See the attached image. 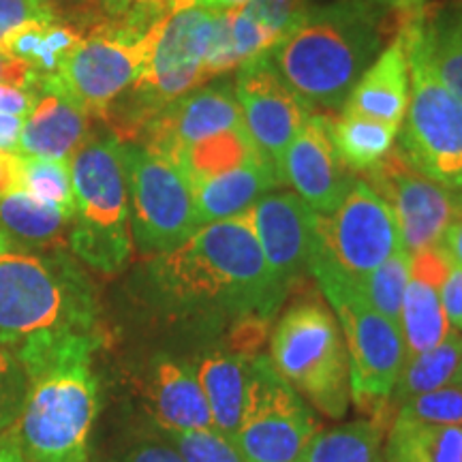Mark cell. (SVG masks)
<instances>
[{
  "mask_svg": "<svg viewBox=\"0 0 462 462\" xmlns=\"http://www.w3.org/2000/svg\"><path fill=\"white\" fill-rule=\"evenodd\" d=\"M255 356L238 354V351H215L206 356L198 368L199 385L210 407L212 429L231 441L240 429L242 413H245L248 383H251V364Z\"/></svg>",
  "mask_w": 462,
  "mask_h": 462,
  "instance_id": "cell-23",
  "label": "cell"
},
{
  "mask_svg": "<svg viewBox=\"0 0 462 462\" xmlns=\"http://www.w3.org/2000/svg\"><path fill=\"white\" fill-rule=\"evenodd\" d=\"M171 9L180 7H201L212 11H234L245 7L251 0H170Z\"/></svg>",
  "mask_w": 462,
  "mask_h": 462,
  "instance_id": "cell-47",
  "label": "cell"
},
{
  "mask_svg": "<svg viewBox=\"0 0 462 462\" xmlns=\"http://www.w3.org/2000/svg\"><path fill=\"white\" fill-rule=\"evenodd\" d=\"M319 432L315 415L270 357L257 354L234 446L245 462H300Z\"/></svg>",
  "mask_w": 462,
  "mask_h": 462,
  "instance_id": "cell-11",
  "label": "cell"
},
{
  "mask_svg": "<svg viewBox=\"0 0 462 462\" xmlns=\"http://www.w3.org/2000/svg\"><path fill=\"white\" fill-rule=\"evenodd\" d=\"M50 3H51V0H50Z\"/></svg>",
  "mask_w": 462,
  "mask_h": 462,
  "instance_id": "cell-53",
  "label": "cell"
},
{
  "mask_svg": "<svg viewBox=\"0 0 462 462\" xmlns=\"http://www.w3.org/2000/svg\"><path fill=\"white\" fill-rule=\"evenodd\" d=\"M32 107V92L0 84V114L26 116Z\"/></svg>",
  "mask_w": 462,
  "mask_h": 462,
  "instance_id": "cell-43",
  "label": "cell"
},
{
  "mask_svg": "<svg viewBox=\"0 0 462 462\" xmlns=\"http://www.w3.org/2000/svg\"><path fill=\"white\" fill-rule=\"evenodd\" d=\"M432 69L443 86L462 103V15L443 26H426Z\"/></svg>",
  "mask_w": 462,
  "mask_h": 462,
  "instance_id": "cell-33",
  "label": "cell"
},
{
  "mask_svg": "<svg viewBox=\"0 0 462 462\" xmlns=\"http://www.w3.org/2000/svg\"><path fill=\"white\" fill-rule=\"evenodd\" d=\"M441 304L452 330L462 334V265L449 263L441 285Z\"/></svg>",
  "mask_w": 462,
  "mask_h": 462,
  "instance_id": "cell-40",
  "label": "cell"
},
{
  "mask_svg": "<svg viewBox=\"0 0 462 462\" xmlns=\"http://www.w3.org/2000/svg\"><path fill=\"white\" fill-rule=\"evenodd\" d=\"M26 396V371L20 340L0 337V430L14 429Z\"/></svg>",
  "mask_w": 462,
  "mask_h": 462,
  "instance_id": "cell-35",
  "label": "cell"
},
{
  "mask_svg": "<svg viewBox=\"0 0 462 462\" xmlns=\"http://www.w3.org/2000/svg\"><path fill=\"white\" fill-rule=\"evenodd\" d=\"M37 75L39 73H34L26 62L15 60V58H11L0 51V84L14 86V88L31 92Z\"/></svg>",
  "mask_w": 462,
  "mask_h": 462,
  "instance_id": "cell-42",
  "label": "cell"
},
{
  "mask_svg": "<svg viewBox=\"0 0 462 462\" xmlns=\"http://www.w3.org/2000/svg\"><path fill=\"white\" fill-rule=\"evenodd\" d=\"M456 381L462 383V356H460V366H458V374H456Z\"/></svg>",
  "mask_w": 462,
  "mask_h": 462,
  "instance_id": "cell-51",
  "label": "cell"
},
{
  "mask_svg": "<svg viewBox=\"0 0 462 462\" xmlns=\"http://www.w3.org/2000/svg\"><path fill=\"white\" fill-rule=\"evenodd\" d=\"M99 334L37 332L20 340L26 396L14 426L28 462H88L99 413L92 356Z\"/></svg>",
  "mask_w": 462,
  "mask_h": 462,
  "instance_id": "cell-1",
  "label": "cell"
},
{
  "mask_svg": "<svg viewBox=\"0 0 462 462\" xmlns=\"http://www.w3.org/2000/svg\"><path fill=\"white\" fill-rule=\"evenodd\" d=\"M462 356V334L452 330L441 345L432 346L424 354L407 357L402 364V371L398 374L394 388H392L388 402L383 404L379 418L385 426H390L396 409L402 402L411 401L415 396L429 394L443 385H449L456 381Z\"/></svg>",
  "mask_w": 462,
  "mask_h": 462,
  "instance_id": "cell-24",
  "label": "cell"
},
{
  "mask_svg": "<svg viewBox=\"0 0 462 462\" xmlns=\"http://www.w3.org/2000/svg\"><path fill=\"white\" fill-rule=\"evenodd\" d=\"M146 402L154 421L171 435L212 429L206 394L189 364L157 357L148 374Z\"/></svg>",
  "mask_w": 462,
  "mask_h": 462,
  "instance_id": "cell-20",
  "label": "cell"
},
{
  "mask_svg": "<svg viewBox=\"0 0 462 462\" xmlns=\"http://www.w3.org/2000/svg\"><path fill=\"white\" fill-rule=\"evenodd\" d=\"M276 184H281L279 171L263 154L238 170L190 184L198 221L199 225H208L245 215Z\"/></svg>",
  "mask_w": 462,
  "mask_h": 462,
  "instance_id": "cell-22",
  "label": "cell"
},
{
  "mask_svg": "<svg viewBox=\"0 0 462 462\" xmlns=\"http://www.w3.org/2000/svg\"><path fill=\"white\" fill-rule=\"evenodd\" d=\"M73 180V253L90 268L116 274L131 257L129 195L118 137H90L69 161Z\"/></svg>",
  "mask_w": 462,
  "mask_h": 462,
  "instance_id": "cell-5",
  "label": "cell"
},
{
  "mask_svg": "<svg viewBox=\"0 0 462 462\" xmlns=\"http://www.w3.org/2000/svg\"><path fill=\"white\" fill-rule=\"evenodd\" d=\"M11 251V240H9V234L0 227V255H5V253Z\"/></svg>",
  "mask_w": 462,
  "mask_h": 462,
  "instance_id": "cell-50",
  "label": "cell"
},
{
  "mask_svg": "<svg viewBox=\"0 0 462 462\" xmlns=\"http://www.w3.org/2000/svg\"><path fill=\"white\" fill-rule=\"evenodd\" d=\"M229 31H231V43H234V51L238 56L240 65H245L251 58L262 56L279 45V39L273 34L263 24L246 14L245 9L229 11Z\"/></svg>",
  "mask_w": 462,
  "mask_h": 462,
  "instance_id": "cell-38",
  "label": "cell"
},
{
  "mask_svg": "<svg viewBox=\"0 0 462 462\" xmlns=\"http://www.w3.org/2000/svg\"><path fill=\"white\" fill-rule=\"evenodd\" d=\"M67 223H71V218L56 208L34 199L26 190L0 199V225L17 238L50 245L62 238Z\"/></svg>",
  "mask_w": 462,
  "mask_h": 462,
  "instance_id": "cell-30",
  "label": "cell"
},
{
  "mask_svg": "<svg viewBox=\"0 0 462 462\" xmlns=\"http://www.w3.org/2000/svg\"><path fill=\"white\" fill-rule=\"evenodd\" d=\"M364 173L394 212L402 248L409 255L437 246L449 225L462 217L458 190L426 178L402 157L401 150H390Z\"/></svg>",
  "mask_w": 462,
  "mask_h": 462,
  "instance_id": "cell-13",
  "label": "cell"
},
{
  "mask_svg": "<svg viewBox=\"0 0 462 462\" xmlns=\"http://www.w3.org/2000/svg\"><path fill=\"white\" fill-rule=\"evenodd\" d=\"M449 263L452 262L439 245L411 255L401 313V332L407 357L441 345L452 332L441 304V285L446 281Z\"/></svg>",
  "mask_w": 462,
  "mask_h": 462,
  "instance_id": "cell-18",
  "label": "cell"
},
{
  "mask_svg": "<svg viewBox=\"0 0 462 462\" xmlns=\"http://www.w3.org/2000/svg\"><path fill=\"white\" fill-rule=\"evenodd\" d=\"M84 34L67 22H32L11 34L0 51L26 62L34 73L56 75Z\"/></svg>",
  "mask_w": 462,
  "mask_h": 462,
  "instance_id": "cell-25",
  "label": "cell"
},
{
  "mask_svg": "<svg viewBox=\"0 0 462 462\" xmlns=\"http://www.w3.org/2000/svg\"><path fill=\"white\" fill-rule=\"evenodd\" d=\"M281 184H291L298 198L317 215H330L354 187L356 178L340 161L330 135V118L310 114L279 165Z\"/></svg>",
  "mask_w": 462,
  "mask_h": 462,
  "instance_id": "cell-17",
  "label": "cell"
},
{
  "mask_svg": "<svg viewBox=\"0 0 462 462\" xmlns=\"http://www.w3.org/2000/svg\"><path fill=\"white\" fill-rule=\"evenodd\" d=\"M262 150L248 135L246 126H238V129L195 142L178 157L176 165L184 171L189 182L195 184L206 180V178H215L218 173L238 170V167L251 163L253 159L262 157Z\"/></svg>",
  "mask_w": 462,
  "mask_h": 462,
  "instance_id": "cell-28",
  "label": "cell"
},
{
  "mask_svg": "<svg viewBox=\"0 0 462 462\" xmlns=\"http://www.w3.org/2000/svg\"><path fill=\"white\" fill-rule=\"evenodd\" d=\"M31 92L32 107L26 114L17 150L22 157L71 161L75 150L88 140V116L51 90L42 75H37Z\"/></svg>",
  "mask_w": 462,
  "mask_h": 462,
  "instance_id": "cell-19",
  "label": "cell"
},
{
  "mask_svg": "<svg viewBox=\"0 0 462 462\" xmlns=\"http://www.w3.org/2000/svg\"><path fill=\"white\" fill-rule=\"evenodd\" d=\"M401 32L411 88L401 133V154L426 178L458 190L462 184V103L432 69L424 22L413 17Z\"/></svg>",
  "mask_w": 462,
  "mask_h": 462,
  "instance_id": "cell-6",
  "label": "cell"
},
{
  "mask_svg": "<svg viewBox=\"0 0 462 462\" xmlns=\"http://www.w3.org/2000/svg\"><path fill=\"white\" fill-rule=\"evenodd\" d=\"M398 125L346 112L330 120V135L340 161L349 171H366L394 146Z\"/></svg>",
  "mask_w": 462,
  "mask_h": 462,
  "instance_id": "cell-26",
  "label": "cell"
},
{
  "mask_svg": "<svg viewBox=\"0 0 462 462\" xmlns=\"http://www.w3.org/2000/svg\"><path fill=\"white\" fill-rule=\"evenodd\" d=\"M133 238L146 255L184 245L201 225L189 178L173 161L135 142H120Z\"/></svg>",
  "mask_w": 462,
  "mask_h": 462,
  "instance_id": "cell-10",
  "label": "cell"
},
{
  "mask_svg": "<svg viewBox=\"0 0 462 462\" xmlns=\"http://www.w3.org/2000/svg\"><path fill=\"white\" fill-rule=\"evenodd\" d=\"M123 462H187L178 454L176 448L167 446H143L133 449L129 456H125Z\"/></svg>",
  "mask_w": 462,
  "mask_h": 462,
  "instance_id": "cell-44",
  "label": "cell"
},
{
  "mask_svg": "<svg viewBox=\"0 0 462 462\" xmlns=\"http://www.w3.org/2000/svg\"><path fill=\"white\" fill-rule=\"evenodd\" d=\"M274 281L285 289L309 268L315 248L317 212L289 190L265 193L245 212Z\"/></svg>",
  "mask_w": 462,
  "mask_h": 462,
  "instance_id": "cell-16",
  "label": "cell"
},
{
  "mask_svg": "<svg viewBox=\"0 0 462 462\" xmlns=\"http://www.w3.org/2000/svg\"><path fill=\"white\" fill-rule=\"evenodd\" d=\"M401 248V229L388 201L366 180H356L337 210L317 215L310 257L362 281Z\"/></svg>",
  "mask_w": 462,
  "mask_h": 462,
  "instance_id": "cell-12",
  "label": "cell"
},
{
  "mask_svg": "<svg viewBox=\"0 0 462 462\" xmlns=\"http://www.w3.org/2000/svg\"><path fill=\"white\" fill-rule=\"evenodd\" d=\"M409 265H411V255L401 248L385 259L379 268H374L366 279L357 281L368 304L398 328H401L404 289L409 282Z\"/></svg>",
  "mask_w": 462,
  "mask_h": 462,
  "instance_id": "cell-31",
  "label": "cell"
},
{
  "mask_svg": "<svg viewBox=\"0 0 462 462\" xmlns=\"http://www.w3.org/2000/svg\"><path fill=\"white\" fill-rule=\"evenodd\" d=\"M409 106V65L402 32L371 62L346 97L343 109L398 125Z\"/></svg>",
  "mask_w": 462,
  "mask_h": 462,
  "instance_id": "cell-21",
  "label": "cell"
},
{
  "mask_svg": "<svg viewBox=\"0 0 462 462\" xmlns=\"http://www.w3.org/2000/svg\"><path fill=\"white\" fill-rule=\"evenodd\" d=\"M458 193H460V198H462V184H460V189H458Z\"/></svg>",
  "mask_w": 462,
  "mask_h": 462,
  "instance_id": "cell-52",
  "label": "cell"
},
{
  "mask_svg": "<svg viewBox=\"0 0 462 462\" xmlns=\"http://www.w3.org/2000/svg\"><path fill=\"white\" fill-rule=\"evenodd\" d=\"M385 443L388 462H462L460 426L392 420Z\"/></svg>",
  "mask_w": 462,
  "mask_h": 462,
  "instance_id": "cell-27",
  "label": "cell"
},
{
  "mask_svg": "<svg viewBox=\"0 0 462 462\" xmlns=\"http://www.w3.org/2000/svg\"><path fill=\"white\" fill-rule=\"evenodd\" d=\"M309 270L330 302L349 356L351 401L379 415L407 360L401 328L368 304L357 281L338 273L319 257H310Z\"/></svg>",
  "mask_w": 462,
  "mask_h": 462,
  "instance_id": "cell-7",
  "label": "cell"
},
{
  "mask_svg": "<svg viewBox=\"0 0 462 462\" xmlns=\"http://www.w3.org/2000/svg\"><path fill=\"white\" fill-rule=\"evenodd\" d=\"M0 462H28L22 454L14 429L0 430Z\"/></svg>",
  "mask_w": 462,
  "mask_h": 462,
  "instance_id": "cell-48",
  "label": "cell"
},
{
  "mask_svg": "<svg viewBox=\"0 0 462 462\" xmlns=\"http://www.w3.org/2000/svg\"><path fill=\"white\" fill-rule=\"evenodd\" d=\"M385 9L381 0H337L310 9L270 60L309 107L343 109L360 75L381 54Z\"/></svg>",
  "mask_w": 462,
  "mask_h": 462,
  "instance_id": "cell-3",
  "label": "cell"
},
{
  "mask_svg": "<svg viewBox=\"0 0 462 462\" xmlns=\"http://www.w3.org/2000/svg\"><path fill=\"white\" fill-rule=\"evenodd\" d=\"M420 421L435 426H460L462 429V383L443 385L429 394L415 396L396 409L392 420Z\"/></svg>",
  "mask_w": 462,
  "mask_h": 462,
  "instance_id": "cell-34",
  "label": "cell"
},
{
  "mask_svg": "<svg viewBox=\"0 0 462 462\" xmlns=\"http://www.w3.org/2000/svg\"><path fill=\"white\" fill-rule=\"evenodd\" d=\"M95 293L65 255H0V337L37 332L97 334Z\"/></svg>",
  "mask_w": 462,
  "mask_h": 462,
  "instance_id": "cell-4",
  "label": "cell"
},
{
  "mask_svg": "<svg viewBox=\"0 0 462 462\" xmlns=\"http://www.w3.org/2000/svg\"><path fill=\"white\" fill-rule=\"evenodd\" d=\"M60 9L50 0H0V45L17 28L32 22H60Z\"/></svg>",
  "mask_w": 462,
  "mask_h": 462,
  "instance_id": "cell-39",
  "label": "cell"
},
{
  "mask_svg": "<svg viewBox=\"0 0 462 462\" xmlns=\"http://www.w3.org/2000/svg\"><path fill=\"white\" fill-rule=\"evenodd\" d=\"M24 190L73 218V180L69 161L24 157Z\"/></svg>",
  "mask_w": 462,
  "mask_h": 462,
  "instance_id": "cell-32",
  "label": "cell"
},
{
  "mask_svg": "<svg viewBox=\"0 0 462 462\" xmlns=\"http://www.w3.org/2000/svg\"><path fill=\"white\" fill-rule=\"evenodd\" d=\"M439 246L443 248V253L449 257V262L462 265V217L456 218V221L446 229Z\"/></svg>",
  "mask_w": 462,
  "mask_h": 462,
  "instance_id": "cell-46",
  "label": "cell"
},
{
  "mask_svg": "<svg viewBox=\"0 0 462 462\" xmlns=\"http://www.w3.org/2000/svg\"><path fill=\"white\" fill-rule=\"evenodd\" d=\"M242 9L276 34L279 43L298 31L310 11L302 0H251Z\"/></svg>",
  "mask_w": 462,
  "mask_h": 462,
  "instance_id": "cell-37",
  "label": "cell"
},
{
  "mask_svg": "<svg viewBox=\"0 0 462 462\" xmlns=\"http://www.w3.org/2000/svg\"><path fill=\"white\" fill-rule=\"evenodd\" d=\"M97 3L101 5V9L106 11L107 17H118L123 15L125 11L135 7V5L143 3V0H97Z\"/></svg>",
  "mask_w": 462,
  "mask_h": 462,
  "instance_id": "cell-49",
  "label": "cell"
},
{
  "mask_svg": "<svg viewBox=\"0 0 462 462\" xmlns=\"http://www.w3.org/2000/svg\"><path fill=\"white\" fill-rule=\"evenodd\" d=\"M383 432L385 424L379 418L317 432L300 462H379Z\"/></svg>",
  "mask_w": 462,
  "mask_h": 462,
  "instance_id": "cell-29",
  "label": "cell"
},
{
  "mask_svg": "<svg viewBox=\"0 0 462 462\" xmlns=\"http://www.w3.org/2000/svg\"><path fill=\"white\" fill-rule=\"evenodd\" d=\"M270 360L315 409L345 418L351 402L349 356L337 317L321 302H298L282 313L270 337Z\"/></svg>",
  "mask_w": 462,
  "mask_h": 462,
  "instance_id": "cell-8",
  "label": "cell"
},
{
  "mask_svg": "<svg viewBox=\"0 0 462 462\" xmlns=\"http://www.w3.org/2000/svg\"><path fill=\"white\" fill-rule=\"evenodd\" d=\"M152 26L131 15L107 17L84 34L60 71L42 79L88 118H107L146 67Z\"/></svg>",
  "mask_w": 462,
  "mask_h": 462,
  "instance_id": "cell-9",
  "label": "cell"
},
{
  "mask_svg": "<svg viewBox=\"0 0 462 462\" xmlns=\"http://www.w3.org/2000/svg\"><path fill=\"white\" fill-rule=\"evenodd\" d=\"M234 92L248 135L279 171L282 152L310 118V107L285 84L270 51L238 67Z\"/></svg>",
  "mask_w": 462,
  "mask_h": 462,
  "instance_id": "cell-14",
  "label": "cell"
},
{
  "mask_svg": "<svg viewBox=\"0 0 462 462\" xmlns=\"http://www.w3.org/2000/svg\"><path fill=\"white\" fill-rule=\"evenodd\" d=\"M238 126H245V118L234 86L229 82L201 84L154 114L137 133L135 143L176 163L195 142Z\"/></svg>",
  "mask_w": 462,
  "mask_h": 462,
  "instance_id": "cell-15",
  "label": "cell"
},
{
  "mask_svg": "<svg viewBox=\"0 0 462 462\" xmlns=\"http://www.w3.org/2000/svg\"><path fill=\"white\" fill-rule=\"evenodd\" d=\"M22 126H24L22 116L0 114V152H5V150H14V152H17Z\"/></svg>",
  "mask_w": 462,
  "mask_h": 462,
  "instance_id": "cell-45",
  "label": "cell"
},
{
  "mask_svg": "<svg viewBox=\"0 0 462 462\" xmlns=\"http://www.w3.org/2000/svg\"><path fill=\"white\" fill-rule=\"evenodd\" d=\"M150 274L173 302L215 306L240 319H268L285 298L245 215L201 225L184 245L154 255Z\"/></svg>",
  "mask_w": 462,
  "mask_h": 462,
  "instance_id": "cell-2",
  "label": "cell"
},
{
  "mask_svg": "<svg viewBox=\"0 0 462 462\" xmlns=\"http://www.w3.org/2000/svg\"><path fill=\"white\" fill-rule=\"evenodd\" d=\"M24 190V157L5 150L0 152V199Z\"/></svg>",
  "mask_w": 462,
  "mask_h": 462,
  "instance_id": "cell-41",
  "label": "cell"
},
{
  "mask_svg": "<svg viewBox=\"0 0 462 462\" xmlns=\"http://www.w3.org/2000/svg\"><path fill=\"white\" fill-rule=\"evenodd\" d=\"M173 443L187 462H245L234 441L215 429L176 432Z\"/></svg>",
  "mask_w": 462,
  "mask_h": 462,
  "instance_id": "cell-36",
  "label": "cell"
}]
</instances>
